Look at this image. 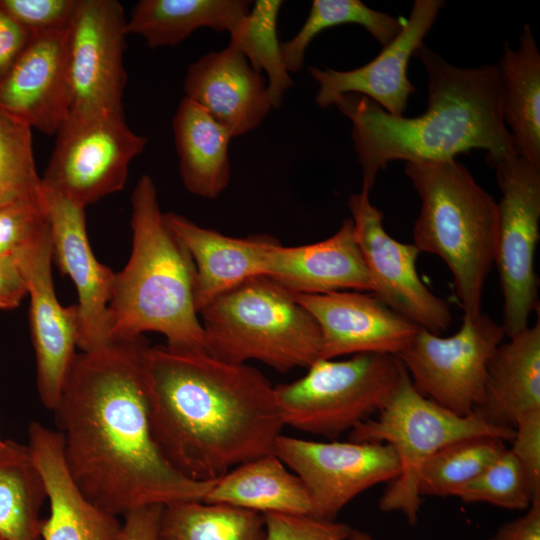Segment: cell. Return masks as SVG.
Instances as JSON below:
<instances>
[{
	"label": "cell",
	"instance_id": "6da1fadb",
	"mask_svg": "<svg viewBox=\"0 0 540 540\" xmlns=\"http://www.w3.org/2000/svg\"><path fill=\"white\" fill-rule=\"evenodd\" d=\"M144 336L77 353L53 410L66 467L82 494L116 516L203 500L213 481L175 470L152 433Z\"/></svg>",
	"mask_w": 540,
	"mask_h": 540
},
{
	"label": "cell",
	"instance_id": "7a4b0ae2",
	"mask_svg": "<svg viewBox=\"0 0 540 540\" xmlns=\"http://www.w3.org/2000/svg\"><path fill=\"white\" fill-rule=\"evenodd\" d=\"M146 369L154 439L183 476L213 481L274 452L284 423L256 368L165 344L148 348Z\"/></svg>",
	"mask_w": 540,
	"mask_h": 540
},
{
	"label": "cell",
	"instance_id": "3957f363",
	"mask_svg": "<svg viewBox=\"0 0 540 540\" xmlns=\"http://www.w3.org/2000/svg\"><path fill=\"white\" fill-rule=\"evenodd\" d=\"M414 55L429 77L422 115L393 116L359 94H344L334 103L352 122L363 192L369 193L378 172L395 160H451L474 149L485 150L487 161L518 155L502 117L497 66L460 68L424 44Z\"/></svg>",
	"mask_w": 540,
	"mask_h": 540
},
{
	"label": "cell",
	"instance_id": "277c9868",
	"mask_svg": "<svg viewBox=\"0 0 540 540\" xmlns=\"http://www.w3.org/2000/svg\"><path fill=\"white\" fill-rule=\"evenodd\" d=\"M130 226V257L115 273L108 304L111 339L156 332L171 348L207 351L196 306L194 263L167 226L149 175H142L132 192Z\"/></svg>",
	"mask_w": 540,
	"mask_h": 540
},
{
	"label": "cell",
	"instance_id": "5b68a950",
	"mask_svg": "<svg viewBox=\"0 0 540 540\" xmlns=\"http://www.w3.org/2000/svg\"><path fill=\"white\" fill-rule=\"evenodd\" d=\"M404 172L421 200L414 245L442 259L464 316L478 317L494 264L497 202L456 159L407 162Z\"/></svg>",
	"mask_w": 540,
	"mask_h": 540
},
{
	"label": "cell",
	"instance_id": "8992f818",
	"mask_svg": "<svg viewBox=\"0 0 540 540\" xmlns=\"http://www.w3.org/2000/svg\"><path fill=\"white\" fill-rule=\"evenodd\" d=\"M207 352L225 362L256 360L279 372L320 359L322 335L293 293L268 276L251 278L200 312Z\"/></svg>",
	"mask_w": 540,
	"mask_h": 540
},
{
	"label": "cell",
	"instance_id": "52a82bcc",
	"mask_svg": "<svg viewBox=\"0 0 540 540\" xmlns=\"http://www.w3.org/2000/svg\"><path fill=\"white\" fill-rule=\"evenodd\" d=\"M474 435H494L511 441L514 429L494 426L477 411L461 416L441 407L414 387L406 371L385 407L355 426L349 440L392 447L400 471L381 496L379 508L383 512H400L410 525H415L421 505L419 478L423 465L445 445Z\"/></svg>",
	"mask_w": 540,
	"mask_h": 540
},
{
	"label": "cell",
	"instance_id": "ba28073f",
	"mask_svg": "<svg viewBox=\"0 0 540 540\" xmlns=\"http://www.w3.org/2000/svg\"><path fill=\"white\" fill-rule=\"evenodd\" d=\"M405 373L389 354L318 359L303 377L274 386V392L284 426L335 439L378 414Z\"/></svg>",
	"mask_w": 540,
	"mask_h": 540
},
{
	"label": "cell",
	"instance_id": "9c48e42d",
	"mask_svg": "<svg viewBox=\"0 0 540 540\" xmlns=\"http://www.w3.org/2000/svg\"><path fill=\"white\" fill-rule=\"evenodd\" d=\"M501 191L494 264L503 297L502 328L508 338L527 328L538 309L535 253L540 224V167L517 155L488 160Z\"/></svg>",
	"mask_w": 540,
	"mask_h": 540
},
{
	"label": "cell",
	"instance_id": "30bf717a",
	"mask_svg": "<svg viewBox=\"0 0 540 540\" xmlns=\"http://www.w3.org/2000/svg\"><path fill=\"white\" fill-rule=\"evenodd\" d=\"M42 184L86 207L120 191L130 162L147 144L124 111L68 115L58 129Z\"/></svg>",
	"mask_w": 540,
	"mask_h": 540
},
{
	"label": "cell",
	"instance_id": "8fae6325",
	"mask_svg": "<svg viewBox=\"0 0 540 540\" xmlns=\"http://www.w3.org/2000/svg\"><path fill=\"white\" fill-rule=\"evenodd\" d=\"M504 337L501 324L488 315H463L460 329L448 337L419 327L397 357L422 395L467 416L483 402L487 366Z\"/></svg>",
	"mask_w": 540,
	"mask_h": 540
},
{
	"label": "cell",
	"instance_id": "7c38bea8",
	"mask_svg": "<svg viewBox=\"0 0 540 540\" xmlns=\"http://www.w3.org/2000/svg\"><path fill=\"white\" fill-rule=\"evenodd\" d=\"M274 453L303 482L311 516L335 520L339 512L367 489L395 480L397 456L385 443L313 441L281 434Z\"/></svg>",
	"mask_w": 540,
	"mask_h": 540
},
{
	"label": "cell",
	"instance_id": "4fadbf2b",
	"mask_svg": "<svg viewBox=\"0 0 540 540\" xmlns=\"http://www.w3.org/2000/svg\"><path fill=\"white\" fill-rule=\"evenodd\" d=\"M348 207L373 295L421 328L435 334L446 331L452 322L451 310L420 279L416 268L419 249L386 232L383 213L371 203L369 193L352 194Z\"/></svg>",
	"mask_w": 540,
	"mask_h": 540
},
{
	"label": "cell",
	"instance_id": "5bb4252c",
	"mask_svg": "<svg viewBox=\"0 0 540 540\" xmlns=\"http://www.w3.org/2000/svg\"><path fill=\"white\" fill-rule=\"evenodd\" d=\"M126 18L117 0H78L70 24L68 115L123 111Z\"/></svg>",
	"mask_w": 540,
	"mask_h": 540
},
{
	"label": "cell",
	"instance_id": "9a60e30c",
	"mask_svg": "<svg viewBox=\"0 0 540 540\" xmlns=\"http://www.w3.org/2000/svg\"><path fill=\"white\" fill-rule=\"evenodd\" d=\"M12 258L23 275L30 298L29 323L37 391L44 407L53 411L77 355V307L76 304L64 307L57 299L49 225Z\"/></svg>",
	"mask_w": 540,
	"mask_h": 540
},
{
	"label": "cell",
	"instance_id": "2e32d148",
	"mask_svg": "<svg viewBox=\"0 0 540 540\" xmlns=\"http://www.w3.org/2000/svg\"><path fill=\"white\" fill-rule=\"evenodd\" d=\"M53 261L73 281L78 295V349L100 348L112 341L108 304L115 272L100 263L89 243L84 206L42 184Z\"/></svg>",
	"mask_w": 540,
	"mask_h": 540
},
{
	"label": "cell",
	"instance_id": "e0dca14e",
	"mask_svg": "<svg viewBox=\"0 0 540 540\" xmlns=\"http://www.w3.org/2000/svg\"><path fill=\"white\" fill-rule=\"evenodd\" d=\"M444 2L416 0L397 36L367 64L346 71L308 68L319 88L315 101L321 108L334 105L344 94H359L393 116H403L416 88L408 79L410 58L423 45Z\"/></svg>",
	"mask_w": 540,
	"mask_h": 540
},
{
	"label": "cell",
	"instance_id": "ac0fdd59",
	"mask_svg": "<svg viewBox=\"0 0 540 540\" xmlns=\"http://www.w3.org/2000/svg\"><path fill=\"white\" fill-rule=\"evenodd\" d=\"M70 26L33 35L28 47L0 81V110L56 134L71 107Z\"/></svg>",
	"mask_w": 540,
	"mask_h": 540
},
{
	"label": "cell",
	"instance_id": "d6986e66",
	"mask_svg": "<svg viewBox=\"0 0 540 540\" xmlns=\"http://www.w3.org/2000/svg\"><path fill=\"white\" fill-rule=\"evenodd\" d=\"M293 295L320 328V359L360 353L397 356L419 329L373 294L336 291Z\"/></svg>",
	"mask_w": 540,
	"mask_h": 540
},
{
	"label": "cell",
	"instance_id": "ffe728a7",
	"mask_svg": "<svg viewBox=\"0 0 540 540\" xmlns=\"http://www.w3.org/2000/svg\"><path fill=\"white\" fill-rule=\"evenodd\" d=\"M183 87L185 97L202 107L232 137L258 127L272 109L265 78L229 45L190 64Z\"/></svg>",
	"mask_w": 540,
	"mask_h": 540
},
{
	"label": "cell",
	"instance_id": "44dd1931",
	"mask_svg": "<svg viewBox=\"0 0 540 540\" xmlns=\"http://www.w3.org/2000/svg\"><path fill=\"white\" fill-rule=\"evenodd\" d=\"M28 447L44 480L50 513L41 522L42 540H121L117 516L91 503L73 481L58 431L39 422L28 429Z\"/></svg>",
	"mask_w": 540,
	"mask_h": 540
},
{
	"label": "cell",
	"instance_id": "7402d4cb",
	"mask_svg": "<svg viewBox=\"0 0 540 540\" xmlns=\"http://www.w3.org/2000/svg\"><path fill=\"white\" fill-rule=\"evenodd\" d=\"M266 276L294 294L373 290L351 218L316 243L283 246L277 241L269 251Z\"/></svg>",
	"mask_w": 540,
	"mask_h": 540
},
{
	"label": "cell",
	"instance_id": "603a6c76",
	"mask_svg": "<svg viewBox=\"0 0 540 540\" xmlns=\"http://www.w3.org/2000/svg\"><path fill=\"white\" fill-rule=\"evenodd\" d=\"M163 216L193 260L198 313L241 283L267 275L269 251L278 239L265 234L232 237L173 212Z\"/></svg>",
	"mask_w": 540,
	"mask_h": 540
},
{
	"label": "cell",
	"instance_id": "cb8c5ba5",
	"mask_svg": "<svg viewBox=\"0 0 540 540\" xmlns=\"http://www.w3.org/2000/svg\"><path fill=\"white\" fill-rule=\"evenodd\" d=\"M490 424L514 429L522 416L540 411V320L501 342L493 352L476 410Z\"/></svg>",
	"mask_w": 540,
	"mask_h": 540
},
{
	"label": "cell",
	"instance_id": "d4e9b609",
	"mask_svg": "<svg viewBox=\"0 0 540 540\" xmlns=\"http://www.w3.org/2000/svg\"><path fill=\"white\" fill-rule=\"evenodd\" d=\"M172 127L185 188L202 198H217L230 180L228 151L232 135L186 97L177 107Z\"/></svg>",
	"mask_w": 540,
	"mask_h": 540
},
{
	"label": "cell",
	"instance_id": "484cf974",
	"mask_svg": "<svg viewBox=\"0 0 540 540\" xmlns=\"http://www.w3.org/2000/svg\"><path fill=\"white\" fill-rule=\"evenodd\" d=\"M501 112L517 154L540 167V53L529 25L519 45L503 44L499 60Z\"/></svg>",
	"mask_w": 540,
	"mask_h": 540
},
{
	"label": "cell",
	"instance_id": "4316f807",
	"mask_svg": "<svg viewBox=\"0 0 540 540\" xmlns=\"http://www.w3.org/2000/svg\"><path fill=\"white\" fill-rule=\"evenodd\" d=\"M203 500L261 514L312 512L302 480L274 452L243 463L216 479Z\"/></svg>",
	"mask_w": 540,
	"mask_h": 540
},
{
	"label": "cell",
	"instance_id": "83f0119b",
	"mask_svg": "<svg viewBox=\"0 0 540 540\" xmlns=\"http://www.w3.org/2000/svg\"><path fill=\"white\" fill-rule=\"evenodd\" d=\"M245 0H141L126 20V33L138 34L150 48L175 46L195 30L231 32L251 8Z\"/></svg>",
	"mask_w": 540,
	"mask_h": 540
},
{
	"label": "cell",
	"instance_id": "f1b7e54d",
	"mask_svg": "<svg viewBox=\"0 0 540 540\" xmlns=\"http://www.w3.org/2000/svg\"><path fill=\"white\" fill-rule=\"evenodd\" d=\"M47 492L28 445L5 440L0 451V536L42 540L40 511Z\"/></svg>",
	"mask_w": 540,
	"mask_h": 540
},
{
	"label": "cell",
	"instance_id": "f546056e",
	"mask_svg": "<svg viewBox=\"0 0 540 540\" xmlns=\"http://www.w3.org/2000/svg\"><path fill=\"white\" fill-rule=\"evenodd\" d=\"M263 514L204 500L162 506L155 540H265Z\"/></svg>",
	"mask_w": 540,
	"mask_h": 540
},
{
	"label": "cell",
	"instance_id": "4dcf8cb0",
	"mask_svg": "<svg viewBox=\"0 0 540 540\" xmlns=\"http://www.w3.org/2000/svg\"><path fill=\"white\" fill-rule=\"evenodd\" d=\"M282 1L257 0L229 33V46L239 51L254 71L268 77L267 91L272 109L281 106L292 79L283 61L277 23Z\"/></svg>",
	"mask_w": 540,
	"mask_h": 540
},
{
	"label": "cell",
	"instance_id": "1f68e13d",
	"mask_svg": "<svg viewBox=\"0 0 540 540\" xmlns=\"http://www.w3.org/2000/svg\"><path fill=\"white\" fill-rule=\"evenodd\" d=\"M404 20L371 9L360 0H314L300 30L281 43L283 61L289 73L298 72L311 41L322 31L343 24L361 25L384 47L400 32Z\"/></svg>",
	"mask_w": 540,
	"mask_h": 540
},
{
	"label": "cell",
	"instance_id": "d6a6232c",
	"mask_svg": "<svg viewBox=\"0 0 540 540\" xmlns=\"http://www.w3.org/2000/svg\"><path fill=\"white\" fill-rule=\"evenodd\" d=\"M505 442L499 436L474 435L445 445L421 469L420 496H451L495 461L507 449Z\"/></svg>",
	"mask_w": 540,
	"mask_h": 540
},
{
	"label": "cell",
	"instance_id": "836d02e7",
	"mask_svg": "<svg viewBox=\"0 0 540 540\" xmlns=\"http://www.w3.org/2000/svg\"><path fill=\"white\" fill-rule=\"evenodd\" d=\"M31 130L0 110V209L41 200L42 178L36 169Z\"/></svg>",
	"mask_w": 540,
	"mask_h": 540
},
{
	"label": "cell",
	"instance_id": "e575fe53",
	"mask_svg": "<svg viewBox=\"0 0 540 540\" xmlns=\"http://www.w3.org/2000/svg\"><path fill=\"white\" fill-rule=\"evenodd\" d=\"M451 496L466 503L480 502L515 510H526L532 503L523 468L509 448Z\"/></svg>",
	"mask_w": 540,
	"mask_h": 540
},
{
	"label": "cell",
	"instance_id": "d590c367",
	"mask_svg": "<svg viewBox=\"0 0 540 540\" xmlns=\"http://www.w3.org/2000/svg\"><path fill=\"white\" fill-rule=\"evenodd\" d=\"M47 228L41 200L19 202L0 209V259L12 258Z\"/></svg>",
	"mask_w": 540,
	"mask_h": 540
},
{
	"label": "cell",
	"instance_id": "8d00e7d4",
	"mask_svg": "<svg viewBox=\"0 0 540 540\" xmlns=\"http://www.w3.org/2000/svg\"><path fill=\"white\" fill-rule=\"evenodd\" d=\"M265 540H348L352 527L311 515L263 513Z\"/></svg>",
	"mask_w": 540,
	"mask_h": 540
},
{
	"label": "cell",
	"instance_id": "74e56055",
	"mask_svg": "<svg viewBox=\"0 0 540 540\" xmlns=\"http://www.w3.org/2000/svg\"><path fill=\"white\" fill-rule=\"evenodd\" d=\"M78 0H0V7L31 34L70 26Z\"/></svg>",
	"mask_w": 540,
	"mask_h": 540
},
{
	"label": "cell",
	"instance_id": "f35d334b",
	"mask_svg": "<svg viewBox=\"0 0 540 540\" xmlns=\"http://www.w3.org/2000/svg\"><path fill=\"white\" fill-rule=\"evenodd\" d=\"M510 451L521 464L532 503L540 501V411L519 418L514 427Z\"/></svg>",
	"mask_w": 540,
	"mask_h": 540
},
{
	"label": "cell",
	"instance_id": "ab89813d",
	"mask_svg": "<svg viewBox=\"0 0 540 540\" xmlns=\"http://www.w3.org/2000/svg\"><path fill=\"white\" fill-rule=\"evenodd\" d=\"M32 38L33 34L0 7V81L15 65Z\"/></svg>",
	"mask_w": 540,
	"mask_h": 540
},
{
	"label": "cell",
	"instance_id": "60d3db41",
	"mask_svg": "<svg viewBox=\"0 0 540 540\" xmlns=\"http://www.w3.org/2000/svg\"><path fill=\"white\" fill-rule=\"evenodd\" d=\"M487 540H540V501L531 503L522 516L502 524Z\"/></svg>",
	"mask_w": 540,
	"mask_h": 540
},
{
	"label": "cell",
	"instance_id": "b9f144b4",
	"mask_svg": "<svg viewBox=\"0 0 540 540\" xmlns=\"http://www.w3.org/2000/svg\"><path fill=\"white\" fill-rule=\"evenodd\" d=\"M162 505H150L127 513L121 540H155Z\"/></svg>",
	"mask_w": 540,
	"mask_h": 540
},
{
	"label": "cell",
	"instance_id": "7bdbcfd3",
	"mask_svg": "<svg viewBox=\"0 0 540 540\" xmlns=\"http://www.w3.org/2000/svg\"><path fill=\"white\" fill-rule=\"evenodd\" d=\"M26 295V283L14 259H0V310L15 309Z\"/></svg>",
	"mask_w": 540,
	"mask_h": 540
},
{
	"label": "cell",
	"instance_id": "ee69618b",
	"mask_svg": "<svg viewBox=\"0 0 540 540\" xmlns=\"http://www.w3.org/2000/svg\"><path fill=\"white\" fill-rule=\"evenodd\" d=\"M348 540H375V539L369 533L353 528Z\"/></svg>",
	"mask_w": 540,
	"mask_h": 540
},
{
	"label": "cell",
	"instance_id": "f6af8a7d",
	"mask_svg": "<svg viewBox=\"0 0 540 540\" xmlns=\"http://www.w3.org/2000/svg\"><path fill=\"white\" fill-rule=\"evenodd\" d=\"M4 441H5V440H4ZM4 441L0 439V451H1V449L3 448Z\"/></svg>",
	"mask_w": 540,
	"mask_h": 540
},
{
	"label": "cell",
	"instance_id": "bcb514c9",
	"mask_svg": "<svg viewBox=\"0 0 540 540\" xmlns=\"http://www.w3.org/2000/svg\"><path fill=\"white\" fill-rule=\"evenodd\" d=\"M0 540H7V539H5L4 537L0 536Z\"/></svg>",
	"mask_w": 540,
	"mask_h": 540
}]
</instances>
